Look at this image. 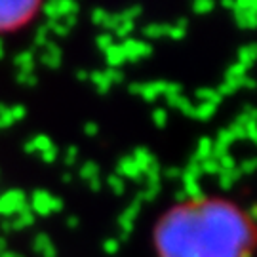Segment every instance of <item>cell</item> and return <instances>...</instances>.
Segmentation results:
<instances>
[{
    "instance_id": "6da1fadb",
    "label": "cell",
    "mask_w": 257,
    "mask_h": 257,
    "mask_svg": "<svg viewBox=\"0 0 257 257\" xmlns=\"http://www.w3.org/2000/svg\"><path fill=\"white\" fill-rule=\"evenodd\" d=\"M156 257H257V217L219 194H194L168 206L153 225Z\"/></svg>"
},
{
    "instance_id": "7a4b0ae2",
    "label": "cell",
    "mask_w": 257,
    "mask_h": 257,
    "mask_svg": "<svg viewBox=\"0 0 257 257\" xmlns=\"http://www.w3.org/2000/svg\"><path fill=\"white\" fill-rule=\"evenodd\" d=\"M42 10L40 2L19 0V2H0V35L16 33L29 25Z\"/></svg>"
},
{
    "instance_id": "3957f363",
    "label": "cell",
    "mask_w": 257,
    "mask_h": 257,
    "mask_svg": "<svg viewBox=\"0 0 257 257\" xmlns=\"http://www.w3.org/2000/svg\"><path fill=\"white\" fill-rule=\"evenodd\" d=\"M27 210V200L21 191H12L0 198V213L2 215H19Z\"/></svg>"
},
{
    "instance_id": "277c9868",
    "label": "cell",
    "mask_w": 257,
    "mask_h": 257,
    "mask_svg": "<svg viewBox=\"0 0 257 257\" xmlns=\"http://www.w3.org/2000/svg\"><path fill=\"white\" fill-rule=\"evenodd\" d=\"M52 202H54V196H50L48 193H40V191H38V193H35V198H33V208H35L40 215H42V213L46 215L48 211L52 210L48 204H52Z\"/></svg>"
}]
</instances>
